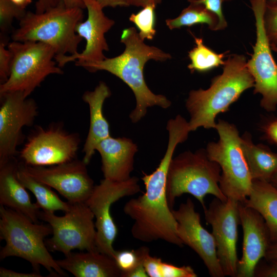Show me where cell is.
<instances>
[{
    "label": "cell",
    "mask_w": 277,
    "mask_h": 277,
    "mask_svg": "<svg viewBox=\"0 0 277 277\" xmlns=\"http://www.w3.org/2000/svg\"><path fill=\"white\" fill-rule=\"evenodd\" d=\"M216 129V142L208 143L205 149L208 158L220 166V189L227 199L243 202L250 193L252 179L241 145V136L236 127L219 120Z\"/></svg>",
    "instance_id": "obj_7"
},
{
    "label": "cell",
    "mask_w": 277,
    "mask_h": 277,
    "mask_svg": "<svg viewBox=\"0 0 277 277\" xmlns=\"http://www.w3.org/2000/svg\"><path fill=\"white\" fill-rule=\"evenodd\" d=\"M80 140L59 126L38 127L20 152L22 162L33 166H49L75 159Z\"/></svg>",
    "instance_id": "obj_13"
},
{
    "label": "cell",
    "mask_w": 277,
    "mask_h": 277,
    "mask_svg": "<svg viewBox=\"0 0 277 277\" xmlns=\"http://www.w3.org/2000/svg\"><path fill=\"white\" fill-rule=\"evenodd\" d=\"M271 50L277 53V40L270 42Z\"/></svg>",
    "instance_id": "obj_47"
},
{
    "label": "cell",
    "mask_w": 277,
    "mask_h": 277,
    "mask_svg": "<svg viewBox=\"0 0 277 277\" xmlns=\"http://www.w3.org/2000/svg\"><path fill=\"white\" fill-rule=\"evenodd\" d=\"M239 214L243 242L236 277H254L256 266L265 258L271 242L264 220L257 211L240 202Z\"/></svg>",
    "instance_id": "obj_18"
},
{
    "label": "cell",
    "mask_w": 277,
    "mask_h": 277,
    "mask_svg": "<svg viewBox=\"0 0 277 277\" xmlns=\"http://www.w3.org/2000/svg\"><path fill=\"white\" fill-rule=\"evenodd\" d=\"M269 182L277 189V171L272 176Z\"/></svg>",
    "instance_id": "obj_46"
},
{
    "label": "cell",
    "mask_w": 277,
    "mask_h": 277,
    "mask_svg": "<svg viewBox=\"0 0 277 277\" xmlns=\"http://www.w3.org/2000/svg\"><path fill=\"white\" fill-rule=\"evenodd\" d=\"M149 253L150 250L146 246L136 250H116L114 259L121 271V277H125L138 265L144 263L145 257Z\"/></svg>",
    "instance_id": "obj_29"
},
{
    "label": "cell",
    "mask_w": 277,
    "mask_h": 277,
    "mask_svg": "<svg viewBox=\"0 0 277 277\" xmlns=\"http://www.w3.org/2000/svg\"><path fill=\"white\" fill-rule=\"evenodd\" d=\"M188 2L189 5L184 9L177 17L166 19L168 28L173 30L196 24H206L211 30L215 31L218 23L217 16L202 5L193 1Z\"/></svg>",
    "instance_id": "obj_26"
},
{
    "label": "cell",
    "mask_w": 277,
    "mask_h": 277,
    "mask_svg": "<svg viewBox=\"0 0 277 277\" xmlns=\"http://www.w3.org/2000/svg\"><path fill=\"white\" fill-rule=\"evenodd\" d=\"M12 55L8 79L0 85V95L19 92L26 97L49 75L63 71L56 66L54 49L38 42L13 41L8 46Z\"/></svg>",
    "instance_id": "obj_8"
},
{
    "label": "cell",
    "mask_w": 277,
    "mask_h": 277,
    "mask_svg": "<svg viewBox=\"0 0 277 277\" xmlns=\"http://www.w3.org/2000/svg\"><path fill=\"white\" fill-rule=\"evenodd\" d=\"M241 145L252 180L269 182L277 171V153L264 144H255L251 135L241 136Z\"/></svg>",
    "instance_id": "obj_24"
},
{
    "label": "cell",
    "mask_w": 277,
    "mask_h": 277,
    "mask_svg": "<svg viewBox=\"0 0 277 277\" xmlns=\"http://www.w3.org/2000/svg\"><path fill=\"white\" fill-rule=\"evenodd\" d=\"M80 8H66L61 1L41 13L27 12L19 19V27L13 33V41L38 42L51 46L55 56L74 54L82 38L75 28L83 21Z\"/></svg>",
    "instance_id": "obj_5"
},
{
    "label": "cell",
    "mask_w": 277,
    "mask_h": 277,
    "mask_svg": "<svg viewBox=\"0 0 277 277\" xmlns=\"http://www.w3.org/2000/svg\"><path fill=\"white\" fill-rule=\"evenodd\" d=\"M156 5H148L136 13H132L129 19L138 29V35L141 39L152 40L156 34L155 13Z\"/></svg>",
    "instance_id": "obj_28"
},
{
    "label": "cell",
    "mask_w": 277,
    "mask_h": 277,
    "mask_svg": "<svg viewBox=\"0 0 277 277\" xmlns=\"http://www.w3.org/2000/svg\"><path fill=\"white\" fill-rule=\"evenodd\" d=\"M101 157L102 171L105 179L116 182L128 180L134 169V156L138 146L127 137L111 136L96 148Z\"/></svg>",
    "instance_id": "obj_19"
},
{
    "label": "cell",
    "mask_w": 277,
    "mask_h": 277,
    "mask_svg": "<svg viewBox=\"0 0 277 277\" xmlns=\"http://www.w3.org/2000/svg\"><path fill=\"white\" fill-rule=\"evenodd\" d=\"M0 164L14 157L24 126L32 125L37 114L35 102L19 92L0 95Z\"/></svg>",
    "instance_id": "obj_15"
},
{
    "label": "cell",
    "mask_w": 277,
    "mask_h": 277,
    "mask_svg": "<svg viewBox=\"0 0 277 277\" xmlns=\"http://www.w3.org/2000/svg\"><path fill=\"white\" fill-rule=\"evenodd\" d=\"M39 272L34 271L31 273H22L0 267V277H42Z\"/></svg>",
    "instance_id": "obj_38"
},
{
    "label": "cell",
    "mask_w": 277,
    "mask_h": 277,
    "mask_svg": "<svg viewBox=\"0 0 277 277\" xmlns=\"http://www.w3.org/2000/svg\"><path fill=\"white\" fill-rule=\"evenodd\" d=\"M0 239L5 245L0 251V259L17 256L29 262L35 271L44 267L52 276L66 273L49 253L45 239L52 233L48 224H38L23 214L0 206Z\"/></svg>",
    "instance_id": "obj_4"
},
{
    "label": "cell",
    "mask_w": 277,
    "mask_h": 277,
    "mask_svg": "<svg viewBox=\"0 0 277 277\" xmlns=\"http://www.w3.org/2000/svg\"><path fill=\"white\" fill-rule=\"evenodd\" d=\"M128 6L144 7L148 5L154 4L157 5L161 3L162 0H126Z\"/></svg>",
    "instance_id": "obj_41"
},
{
    "label": "cell",
    "mask_w": 277,
    "mask_h": 277,
    "mask_svg": "<svg viewBox=\"0 0 277 277\" xmlns=\"http://www.w3.org/2000/svg\"><path fill=\"white\" fill-rule=\"evenodd\" d=\"M168 132L167 149L159 166L150 174L143 172L141 179L145 192L127 201L123 210L134 221L131 233L134 239L146 243L161 240L182 247L183 244L177 235V222L167 197L166 181L175 149L187 140V136L182 129L176 126L168 128Z\"/></svg>",
    "instance_id": "obj_1"
},
{
    "label": "cell",
    "mask_w": 277,
    "mask_h": 277,
    "mask_svg": "<svg viewBox=\"0 0 277 277\" xmlns=\"http://www.w3.org/2000/svg\"><path fill=\"white\" fill-rule=\"evenodd\" d=\"M26 13L25 9L17 6L11 0H0L1 31H6L14 18L19 20Z\"/></svg>",
    "instance_id": "obj_30"
},
{
    "label": "cell",
    "mask_w": 277,
    "mask_h": 277,
    "mask_svg": "<svg viewBox=\"0 0 277 277\" xmlns=\"http://www.w3.org/2000/svg\"><path fill=\"white\" fill-rule=\"evenodd\" d=\"M201 4L208 11L214 14L218 18L215 31L222 30L227 27V24L222 11V3L225 0H190Z\"/></svg>",
    "instance_id": "obj_33"
},
{
    "label": "cell",
    "mask_w": 277,
    "mask_h": 277,
    "mask_svg": "<svg viewBox=\"0 0 277 277\" xmlns=\"http://www.w3.org/2000/svg\"><path fill=\"white\" fill-rule=\"evenodd\" d=\"M267 1L250 0L255 20L256 39L247 66L254 79V93L262 96L260 106L267 112H273L277 107V64L264 26Z\"/></svg>",
    "instance_id": "obj_11"
},
{
    "label": "cell",
    "mask_w": 277,
    "mask_h": 277,
    "mask_svg": "<svg viewBox=\"0 0 277 277\" xmlns=\"http://www.w3.org/2000/svg\"><path fill=\"white\" fill-rule=\"evenodd\" d=\"M172 212L177 222V235L183 245L188 246L198 254L210 276H224L217 256L214 236L202 225L200 213L195 210L192 200L187 198Z\"/></svg>",
    "instance_id": "obj_16"
},
{
    "label": "cell",
    "mask_w": 277,
    "mask_h": 277,
    "mask_svg": "<svg viewBox=\"0 0 277 277\" xmlns=\"http://www.w3.org/2000/svg\"><path fill=\"white\" fill-rule=\"evenodd\" d=\"M135 176L122 182L104 178L94 186L85 202L95 219L96 249L113 258L116 252L113 244L118 229L111 215V205L123 197L139 192L141 188Z\"/></svg>",
    "instance_id": "obj_10"
},
{
    "label": "cell",
    "mask_w": 277,
    "mask_h": 277,
    "mask_svg": "<svg viewBox=\"0 0 277 277\" xmlns=\"http://www.w3.org/2000/svg\"><path fill=\"white\" fill-rule=\"evenodd\" d=\"M190 1V0H188V1Z\"/></svg>",
    "instance_id": "obj_50"
},
{
    "label": "cell",
    "mask_w": 277,
    "mask_h": 277,
    "mask_svg": "<svg viewBox=\"0 0 277 277\" xmlns=\"http://www.w3.org/2000/svg\"><path fill=\"white\" fill-rule=\"evenodd\" d=\"M59 1H61L64 6L68 8H86L83 0H55L56 4H57Z\"/></svg>",
    "instance_id": "obj_43"
},
{
    "label": "cell",
    "mask_w": 277,
    "mask_h": 277,
    "mask_svg": "<svg viewBox=\"0 0 277 277\" xmlns=\"http://www.w3.org/2000/svg\"><path fill=\"white\" fill-rule=\"evenodd\" d=\"M229 1V0H225V1Z\"/></svg>",
    "instance_id": "obj_49"
},
{
    "label": "cell",
    "mask_w": 277,
    "mask_h": 277,
    "mask_svg": "<svg viewBox=\"0 0 277 277\" xmlns=\"http://www.w3.org/2000/svg\"><path fill=\"white\" fill-rule=\"evenodd\" d=\"M38 216L52 228V236L45 241L52 251L61 252L66 256L75 249L97 250L94 216L86 203L71 204L70 210L63 216L39 210Z\"/></svg>",
    "instance_id": "obj_9"
},
{
    "label": "cell",
    "mask_w": 277,
    "mask_h": 277,
    "mask_svg": "<svg viewBox=\"0 0 277 277\" xmlns=\"http://www.w3.org/2000/svg\"><path fill=\"white\" fill-rule=\"evenodd\" d=\"M18 165L15 157L0 164V204L37 223L40 208L32 203L27 189L18 179Z\"/></svg>",
    "instance_id": "obj_20"
},
{
    "label": "cell",
    "mask_w": 277,
    "mask_h": 277,
    "mask_svg": "<svg viewBox=\"0 0 277 277\" xmlns=\"http://www.w3.org/2000/svg\"><path fill=\"white\" fill-rule=\"evenodd\" d=\"M58 266L75 277H121V271L112 257L98 251L70 252Z\"/></svg>",
    "instance_id": "obj_22"
},
{
    "label": "cell",
    "mask_w": 277,
    "mask_h": 277,
    "mask_svg": "<svg viewBox=\"0 0 277 277\" xmlns=\"http://www.w3.org/2000/svg\"><path fill=\"white\" fill-rule=\"evenodd\" d=\"M12 55L10 50L6 48V44L3 41L0 43V80L1 84L9 77Z\"/></svg>",
    "instance_id": "obj_34"
},
{
    "label": "cell",
    "mask_w": 277,
    "mask_h": 277,
    "mask_svg": "<svg viewBox=\"0 0 277 277\" xmlns=\"http://www.w3.org/2000/svg\"><path fill=\"white\" fill-rule=\"evenodd\" d=\"M103 8L106 7H127L126 0H94Z\"/></svg>",
    "instance_id": "obj_39"
},
{
    "label": "cell",
    "mask_w": 277,
    "mask_h": 277,
    "mask_svg": "<svg viewBox=\"0 0 277 277\" xmlns=\"http://www.w3.org/2000/svg\"><path fill=\"white\" fill-rule=\"evenodd\" d=\"M267 261V263H263L261 261L259 262L254 277H277V259Z\"/></svg>",
    "instance_id": "obj_35"
},
{
    "label": "cell",
    "mask_w": 277,
    "mask_h": 277,
    "mask_svg": "<svg viewBox=\"0 0 277 277\" xmlns=\"http://www.w3.org/2000/svg\"><path fill=\"white\" fill-rule=\"evenodd\" d=\"M161 277H196V273L190 266L178 267L162 261L160 265Z\"/></svg>",
    "instance_id": "obj_32"
},
{
    "label": "cell",
    "mask_w": 277,
    "mask_h": 277,
    "mask_svg": "<svg viewBox=\"0 0 277 277\" xmlns=\"http://www.w3.org/2000/svg\"><path fill=\"white\" fill-rule=\"evenodd\" d=\"M268 2L277 3V0H267Z\"/></svg>",
    "instance_id": "obj_48"
},
{
    "label": "cell",
    "mask_w": 277,
    "mask_h": 277,
    "mask_svg": "<svg viewBox=\"0 0 277 277\" xmlns=\"http://www.w3.org/2000/svg\"><path fill=\"white\" fill-rule=\"evenodd\" d=\"M193 36L195 46L188 52L191 62L188 65V68L191 72H206L224 65L223 58L227 52L218 54L205 45L202 38Z\"/></svg>",
    "instance_id": "obj_27"
},
{
    "label": "cell",
    "mask_w": 277,
    "mask_h": 277,
    "mask_svg": "<svg viewBox=\"0 0 277 277\" xmlns=\"http://www.w3.org/2000/svg\"><path fill=\"white\" fill-rule=\"evenodd\" d=\"M241 203L261 215L271 244L277 243V189L268 182L252 180L250 193Z\"/></svg>",
    "instance_id": "obj_23"
},
{
    "label": "cell",
    "mask_w": 277,
    "mask_h": 277,
    "mask_svg": "<svg viewBox=\"0 0 277 277\" xmlns=\"http://www.w3.org/2000/svg\"><path fill=\"white\" fill-rule=\"evenodd\" d=\"M162 260L160 258L147 254L144 261L145 270L150 277H161L160 265Z\"/></svg>",
    "instance_id": "obj_36"
},
{
    "label": "cell",
    "mask_w": 277,
    "mask_h": 277,
    "mask_svg": "<svg viewBox=\"0 0 277 277\" xmlns=\"http://www.w3.org/2000/svg\"><path fill=\"white\" fill-rule=\"evenodd\" d=\"M264 137L266 140L277 146V118H272L262 127Z\"/></svg>",
    "instance_id": "obj_37"
},
{
    "label": "cell",
    "mask_w": 277,
    "mask_h": 277,
    "mask_svg": "<svg viewBox=\"0 0 277 277\" xmlns=\"http://www.w3.org/2000/svg\"><path fill=\"white\" fill-rule=\"evenodd\" d=\"M56 5L55 0H38L35 5V13H43Z\"/></svg>",
    "instance_id": "obj_40"
},
{
    "label": "cell",
    "mask_w": 277,
    "mask_h": 277,
    "mask_svg": "<svg viewBox=\"0 0 277 277\" xmlns=\"http://www.w3.org/2000/svg\"><path fill=\"white\" fill-rule=\"evenodd\" d=\"M144 263L138 265L134 269L127 273L125 277H148Z\"/></svg>",
    "instance_id": "obj_42"
},
{
    "label": "cell",
    "mask_w": 277,
    "mask_h": 277,
    "mask_svg": "<svg viewBox=\"0 0 277 277\" xmlns=\"http://www.w3.org/2000/svg\"><path fill=\"white\" fill-rule=\"evenodd\" d=\"M17 177L25 187L34 195L40 209L53 212L58 210L65 212L70 210L71 203L62 201L51 187L27 173L21 162H19Z\"/></svg>",
    "instance_id": "obj_25"
},
{
    "label": "cell",
    "mask_w": 277,
    "mask_h": 277,
    "mask_svg": "<svg viewBox=\"0 0 277 277\" xmlns=\"http://www.w3.org/2000/svg\"><path fill=\"white\" fill-rule=\"evenodd\" d=\"M121 42L125 45V49L120 55L78 66L90 72L106 71L126 83L135 97L136 106L129 118L133 123H136L146 115L148 108L156 106L167 109L171 106V102L167 97L156 94L149 88L144 78V68L149 60L164 62L172 57L156 47L146 45L133 27L123 30Z\"/></svg>",
    "instance_id": "obj_2"
},
{
    "label": "cell",
    "mask_w": 277,
    "mask_h": 277,
    "mask_svg": "<svg viewBox=\"0 0 277 277\" xmlns=\"http://www.w3.org/2000/svg\"><path fill=\"white\" fill-rule=\"evenodd\" d=\"M24 170L32 177L55 189L70 203L86 202L94 187L84 161H71L46 166L27 165Z\"/></svg>",
    "instance_id": "obj_14"
},
{
    "label": "cell",
    "mask_w": 277,
    "mask_h": 277,
    "mask_svg": "<svg viewBox=\"0 0 277 277\" xmlns=\"http://www.w3.org/2000/svg\"><path fill=\"white\" fill-rule=\"evenodd\" d=\"M221 169L219 165L210 160L206 150L201 149L194 152L186 151L173 157L169 166L166 194L171 209L176 199L184 194L193 196L206 207L204 199L211 194L222 201L227 197L221 191L219 182Z\"/></svg>",
    "instance_id": "obj_6"
},
{
    "label": "cell",
    "mask_w": 277,
    "mask_h": 277,
    "mask_svg": "<svg viewBox=\"0 0 277 277\" xmlns=\"http://www.w3.org/2000/svg\"><path fill=\"white\" fill-rule=\"evenodd\" d=\"M240 202L232 199L222 201L215 197L204 209L207 224L212 227L216 254L225 276L236 277L239 261L236 244L240 225Z\"/></svg>",
    "instance_id": "obj_12"
},
{
    "label": "cell",
    "mask_w": 277,
    "mask_h": 277,
    "mask_svg": "<svg viewBox=\"0 0 277 277\" xmlns=\"http://www.w3.org/2000/svg\"><path fill=\"white\" fill-rule=\"evenodd\" d=\"M17 6L25 9L32 3V0H11Z\"/></svg>",
    "instance_id": "obj_45"
},
{
    "label": "cell",
    "mask_w": 277,
    "mask_h": 277,
    "mask_svg": "<svg viewBox=\"0 0 277 277\" xmlns=\"http://www.w3.org/2000/svg\"><path fill=\"white\" fill-rule=\"evenodd\" d=\"M87 9L88 17L84 22L77 24L75 31L86 45L81 53L71 55L55 56L58 66L62 67L67 63L76 61L75 65L102 61L106 58L103 51L109 50L105 34L113 26L114 21L105 15L103 8L94 0H83Z\"/></svg>",
    "instance_id": "obj_17"
},
{
    "label": "cell",
    "mask_w": 277,
    "mask_h": 277,
    "mask_svg": "<svg viewBox=\"0 0 277 277\" xmlns=\"http://www.w3.org/2000/svg\"><path fill=\"white\" fill-rule=\"evenodd\" d=\"M264 259L267 261L277 259V243L270 244Z\"/></svg>",
    "instance_id": "obj_44"
},
{
    "label": "cell",
    "mask_w": 277,
    "mask_h": 277,
    "mask_svg": "<svg viewBox=\"0 0 277 277\" xmlns=\"http://www.w3.org/2000/svg\"><path fill=\"white\" fill-rule=\"evenodd\" d=\"M264 26L269 42L277 40V3L267 1Z\"/></svg>",
    "instance_id": "obj_31"
},
{
    "label": "cell",
    "mask_w": 277,
    "mask_h": 277,
    "mask_svg": "<svg viewBox=\"0 0 277 277\" xmlns=\"http://www.w3.org/2000/svg\"><path fill=\"white\" fill-rule=\"evenodd\" d=\"M111 95L108 86L100 82L93 91H86L83 95V100L88 104L90 111L89 128L83 149V161L87 165L94 154L98 144L111 136L109 124L103 112L105 101Z\"/></svg>",
    "instance_id": "obj_21"
},
{
    "label": "cell",
    "mask_w": 277,
    "mask_h": 277,
    "mask_svg": "<svg viewBox=\"0 0 277 277\" xmlns=\"http://www.w3.org/2000/svg\"><path fill=\"white\" fill-rule=\"evenodd\" d=\"M246 59L243 55L229 56L225 61L222 73L212 79L208 89L190 91L185 106L190 116L191 132L200 127L215 129L216 116L229 110L245 90L254 87Z\"/></svg>",
    "instance_id": "obj_3"
}]
</instances>
